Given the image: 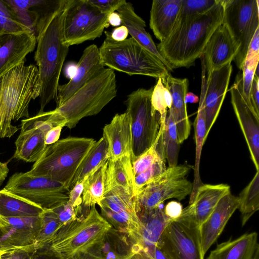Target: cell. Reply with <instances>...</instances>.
I'll return each mask as SVG.
<instances>
[{
	"instance_id": "obj_21",
	"label": "cell",
	"mask_w": 259,
	"mask_h": 259,
	"mask_svg": "<svg viewBox=\"0 0 259 259\" xmlns=\"http://www.w3.org/2000/svg\"><path fill=\"white\" fill-rule=\"evenodd\" d=\"M238 52V47L222 23L212 33L202 53L206 75L231 63Z\"/></svg>"
},
{
	"instance_id": "obj_49",
	"label": "cell",
	"mask_w": 259,
	"mask_h": 259,
	"mask_svg": "<svg viewBox=\"0 0 259 259\" xmlns=\"http://www.w3.org/2000/svg\"><path fill=\"white\" fill-rule=\"evenodd\" d=\"M129 34L127 28L124 25L116 27L111 32V36L116 41H122L127 38Z\"/></svg>"
},
{
	"instance_id": "obj_5",
	"label": "cell",
	"mask_w": 259,
	"mask_h": 259,
	"mask_svg": "<svg viewBox=\"0 0 259 259\" xmlns=\"http://www.w3.org/2000/svg\"><path fill=\"white\" fill-rule=\"evenodd\" d=\"M111 228L93 206L85 217L62 227L42 249L58 259H76L102 243Z\"/></svg>"
},
{
	"instance_id": "obj_2",
	"label": "cell",
	"mask_w": 259,
	"mask_h": 259,
	"mask_svg": "<svg viewBox=\"0 0 259 259\" xmlns=\"http://www.w3.org/2000/svg\"><path fill=\"white\" fill-rule=\"evenodd\" d=\"M64 10L40 15L35 29L34 60L41 84L39 112L44 111L46 106L56 98L60 74L69 50L63 35Z\"/></svg>"
},
{
	"instance_id": "obj_25",
	"label": "cell",
	"mask_w": 259,
	"mask_h": 259,
	"mask_svg": "<svg viewBox=\"0 0 259 259\" xmlns=\"http://www.w3.org/2000/svg\"><path fill=\"white\" fill-rule=\"evenodd\" d=\"M231 192L227 184H202L198 189L193 202L182 212L192 217L200 226L211 213L220 199Z\"/></svg>"
},
{
	"instance_id": "obj_52",
	"label": "cell",
	"mask_w": 259,
	"mask_h": 259,
	"mask_svg": "<svg viewBox=\"0 0 259 259\" xmlns=\"http://www.w3.org/2000/svg\"><path fill=\"white\" fill-rule=\"evenodd\" d=\"M9 168L7 163L0 162V185L6 178L9 172Z\"/></svg>"
},
{
	"instance_id": "obj_17",
	"label": "cell",
	"mask_w": 259,
	"mask_h": 259,
	"mask_svg": "<svg viewBox=\"0 0 259 259\" xmlns=\"http://www.w3.org/2000/svg\"><path fill=\"white\" fill-rule=\"evenodd\" d=\"M2 218L4 221L0 236L2 249L8 253L18 250L34 252V244L40 225V215Z\"/></svg>"
},
{
	"instance_id": "obj_57",
	"label": "cell",
	"mask_w": 259,
	"mask_h": 259,
	"mask_svg": "<svg viewBox=\"0 0 259 259\" xmlns=\"http://www.w3.org/2000/svg\"><path fill=\"white\" fill-rule=\"evenodd\" d=\"M5 254H6V253L3 252H0V259H5L4 257Z\"/></svg>"
},
{
	"instance_id": "obj_16",
	"label": "cell",
	"mask_w": 259,
	"mask_h": 259,
	"mask_svg": "<svg viewBox=\"0 0 259 259\" xmlns=\"http://www.w3.org/2000/svg\"><path fill=\"white\" fill-rule=\"evenodd\" d=\"M242 73L236 75L230 89L231 102L247 145L251 159L259 170V117L249 107L242 92Z\"/></svg>"
},
{
	"instance_id": "obj_12",
	"label": "cell",
	"mask_w": 259,
	"mask_h": 259,
	"mask_svg": "<svg viewBox=\"0 0 259 259\" xmlns=\"http://www.w3.org/2000/svg\"><path fill=\"white\" fill-rule=\"evenodd\" d=\"M168 259H204L199 226L190 215L182 212L170 222L157 246Z\"/></svg>"
},
{
	"instance_id": "obj_22",
	"label": "cell",
	"mask_w": 259,
	"mask_h": 259,
	"mask_svg": "<svg viewBox=\"0 0 259 259\" xmlns=\"http://www.w3.org/2000/svg\"><path fill=\"white\" fill-rule=\"evenodd\" d=\"M238 197L229 193L222 197L208 218L199 226L202 250L205 254L223 232L238 209Z\"/></svg>"
},
{
	"instance_id": "obj_1",
	"label": "cell",
	"mask_w": 259,
	"mask_h": 259,
	"mask_svg": "<svg viewBox=\"0 0 259 259\" xmlns=\"http://www.w3.org/2000/svg\"><path fill=\"white\" fill-rule=\"evenodd\" d=\"M224 0L201 14L180 15L168 36L156 46L171 69L189 67L202 55L215 30L222 24Z\"/></svg>"
},
{
	"instance_id": "obj_35",
	"label": "cell",
	"mask_w": 259,
	"mask_h": 259,
	"mask_svg": "<svg viewBox=\"0 0 259 259\" xmlns=\"http://www.w3.org/2000/svg\"><path fill=\"white\" fill-rule=\"evenodd\" d=\"M107 164V162L83 179L81 204L83 206L89 208L96 204L101 206L105 194Z\"/></svg>"
},
{
	"instance_id": "obj_4",
	"label": "cell",
	"mask_w": 259,
	"mask_h": 259,
	"mask_svg": "<svg viewBox=\"0 0 259 259\" xmlns=\"http://www.w3.org/2000/svg\"><path fill=\"white\" fill-rule=\"evenodd\" d=\"M116 75L104 68L60 106L47 111L54 126L71 129L84 117L98 114L117 95Z\"/></svg>"
},
{
	"instance_id": "obj_54",
	"label": "cell",
	"mask_w": 259,
	"mask_h": 259,
	"mask_svg": "<svg viewBox=\"0 0 259 259\" xmlns=\"http://www.w3.org/2000/svg\"><path fill=\"white\" fill-rule=\"evenodd\" d=\"M77 69L76 64H69L66 68L65 74L66 77L71 79L75 75Z\"/></svg>"
},
{
	"instance_id": "obj_30",
	"label": "cell",
	"mask_w": 259,
	"mask_h": 259,
	"mask_svg": "<svg viewBox=\"0 0 259 259\" xmlns=\"http://www.w3.org/2000/svg\"><path fill=\"white\" fill-rule=\"evenodd\" d=\"M142 223L140 245L150 255L157 246L162 233L172 221L164 213L160 205L138 213Z\"/></svg>"
},
{
	"instance_id": "obj_41",
	"label": "cell",
	"mask_w": 259,
	"mask_h": 259,
	"mask_svg": "<svg viewBox=\"0 0 259 259\" xmlns=\"http://www.w3.org/2000/svg\"><path fill=\"white\" fill-rule=\"evenodd\" d=\"M219 0H182L180 15H189L205 13L213 7Z\"/></svg>"
},
{
	"instance_id": "obj_3",
	"label": "cell",
	"mask_w": 259,
	"mask_h": 259,
	"mask_svg": "<svg viewBox=\"0 0 259 259\" xmlns=\"http://www.w3.org/2000/svg\"><path fill=\"white\" fill-rule=\"evenodd\" d=\"M40 90L38 69L33 64L23 63L0 77V138L18 131L12 121L29 117L30 103L39 97Z\"/></svg>"
},
{
	"instance_id": "obj_23",
	"label": "cell",
	"mask_w": 259,
	"mask_h": 259,
	"mask_svg": "<svg viewBox=\"0 0 259 259\" xmlns=\"http://www.w3.org/2000/svg\"><path fill=\"white\" fill-rule=\"evenodd\" d=\"M161 80L171 96V105L168 110L175 122L178 140L180 144L188 138L191 131V123L185 101L189 81L187 78L174 77L170 73Z\"/></svg>"
},
{
	"instance_id": "obj_32",
	"label": "cell",
	"mask_w": 259,
	"mask_h": 259,
	"mask_svg": "<svg viewBox=\"0 0 259 259\" xmlns=\"http://www.w3.org/2000/svg\"><path fill=\"white\" fill-rule=\"evenodd\" d=\"M155 143L159 156L163 161L167 162L168 167L178 165L180 144L176 123L168 110L164 129L162 131H159Z\"/></svg>"
},
{
	"instance_id": "obj_9",
	"label": "cell",
	"mask_w": 259,
	"mask_h": 259,
	"mask_svg": "<svg viewBox=\"0 0 259 259\" xmlns=\"http://www.w3.org/2000/svg\"><path fill=\"white\" fill-rule=\"evenodd\" d=\"M194 166L185 163L168 167L160 176L138 190L134 196L139 211L149 210L160 205L165 200H178L190 195L193 183L186 178Z\"/></svg>"
},
{
	"instance_id": "obj_11",
	"label": "cell",
	"mask_w": 259,
	"mask_h": 259,
	"mask_svg": "<svg viewBox=\"0 0 259 259\" xmlns=\"http://www.w3.org/2000/svg\"><path fill=\"white\" fill-rule=\"evenodd\" d=\"M258 0H224L223 23L238 47L234 59L241 70L248 47L259 28Z\"/></svg>"
},
{
	"instance_id": "obj_43",
	"label": "cell",
	"mask_w": 259,
	"mask_h": 259,
	"mask_svg": "<svg viewBox=\"0 0 259 259\" xmlns=\"http://www.w3.org/2000/svg\"><path fill=\"white\" fill-rule=\"evenodd\" d=\"M30 31L32 30L17 19L0 15V36Z\"/></svg>"
},
{
	"instance_id": "obj_39",
	"label": "cell",
	"mask_w": 259,
	"mask_h": 259,
	"mask_svg": "<svg viewBox=\"0 0 259 259\" xmlns=\"http://www.w3.org/2000/svg\"><path fill=\"white\" fill-rule=\"evenodd\" d=\"M165 161L161 158L156 161L145 171L135 177V193L156 179L166 169Z\"/></svg>"
},
{
	"instance_id": "obj_6",
	"label": "cell",
	"mask_w": 259,
	"mask_h": 259,
	"mask_svg": "<svg viewBox=\"0 0 259 259\" xmlns=\"http://www.w3.org/2000/svg\"><path fill=\"white\" fill-rule=\"evenodd\" d=\"M96 142L93 138L84 137H68L59 140L47 146L27 172L63 183L68 189L79 166Z\"/></svg>"
},
{
	"instance_id": "obj_53",
	"label": "cell",
	"mask_w": 259,
	"mask_h": 259,
	"mask_svg": "<svg viewBox=\"0 0 259 259\" xmlns=\"http://www.w3.org/2000/svg\"><path fill=\"white\" fill-rule=\"evenodd\" d=\"M151 255L154 259H168L162 250L158 246L155 247Z\"/></svg>"
},
{
	"instance_id": "obj_59",
	"label": "cell",
	"mask_w": 259,
	"mask_h": 259,
	"mask_svg": "<svg viewBox=\"0 0 259 259\" xmlns=\"http://www.w3.org/2000/svg\"><path fill=\"white\" fill-rule=\"evenodd\" d=\"M29 259H35V257L33 255H31L30 256Z\"/></svg>"
},
{
	"instance_id": "obj_50",
	"label": "cell",
	"mask_w": 259,
	"mask_h": 259,
	"mask_svg": "<svg viewBox=\"0 0 259 259\" xmlns=\"http://www.w3.org/2000/svg\"><path fill=\"white\" fill-rule=\"evenodd\" d=\"M29 252L24 250H18L5 254V259H29Z\"/></svg>"
},
{
	"instance_id": "obj_34",
	"label": "cell",
	"mask_w": 259,
	"mask_h": 259,
	"mask_svg": "<svg viewBox=\"0 0 259 259\" xmlns=\"http://www.w3.org/2000/svg\"><path fill=\"white\" fill-rule=\"evenodd\" d=\"M44 210L4 189L0 190V215L2 217H36Z\"/></svg>"
},
{
	"instance_id": "obj_46",
	"label": "cell",
	"mask_w": 259,
	"mask_h": 259,
	"mask_svg": "<svg viewBox=\"0 0 259 259\" xmlns=\"http://www.w3.org/2000/svg\"><path fill=\"white\" fill-rule=\"evenodd\" d=\"M83 180L76 183L70 190L69 202L75 207L81 208L82 194L83 190Z\"/></svg>"
},
{
	"instance_id": "obj_18",
	"label": "cell",
	"mask_w": 259,
	"mask_h": 259,
	"mask_svg": "<svg viewBox=\"0 0 259 259\" xmlns=\"http://www.w3.org/2000/svg\"><path fill=\"white\" fill-rule=\"evenodd\" d=\"M75 75L67 83L59 85L56 98V107L60 106L97 74L105 68L99 48L96 45L87 47L76 64Z\"/></svg>"
},
{
	"instance_id": "obj_7",
	"label": "cell",
	"mask_w": 259,
	"mask_h": 259,
	"mask_svg": "<svg viewBox=\"0 0 259 259\" xmlns=\"http://www.w3.org/2000/svg\"><path fill=\"white\" fill-rule=\"evenodd\" d=\"M105 34L106 38L99 48L104 66L130 75H143L157 79L170 73L164 64L132 37L118 41L112 38L110 32L105 31Z\"/></svg>"
},
{
	"instance_id": "obj_29",
	"label": "cell",
	"mask_w": 259,
	"mask_h": 259,
	"mask_svg": "<svg viewBox=\"0 0 259 259\" xmlns=\"http://www.w3.org/2000/svg\"><path fill=\"white\" fill-rule=\"evenodd\" d=\"M201 63V92L199 100V107L194 126L195 139V161L194 166V182L193 183L192 191L190 195L189 204L191 203L194 199L198 188L202 184L200 177V162L201 151L203 144L207 138L204 98L206 86V73L203 61Z\"/></svg>"
},
{
	"instance_id": "obj_42",
	"label": "cell",
	"mask_w": 259,
	"mask_h": 259,
	"mask_svg": "<svg viewBox=\"0 0 259 259\" xmlns=\"http://www.w3.org/2000/svg\"><path fill=\"white\" fill-rule=\"evenodd\" d=\"M52 210L57 214L63 227L78 218L81 208L75 207L68 201Z\"/></svg>"
},
{
	"instance_id": "obj_44",
	"label": "cell",
	"mask_w": 259,
	"mask_h": 259,
	"mask_svg": "<svg viewBox=\"0 0 259 259\" xmlns=\"http://www.w3.org/2000/svg\"><path fill=\"white\" fill-rule=\"evenodd\" d=\"M91 5L96 7L102 13L110 15L115 12L126 1L125 0H87Z\"/></svg>"
},
{
	"instance_id": "obj_45",
	"label": "cell",
	"mask_w": 259,
	"mask_h": 259,
	"mask_svg": "<svg viewBox=\"0 0 259 259\" xmlns=\"http://www.w3.org/2000/svg\"><path fill=\"white\" fill-rule=\"evenodd\" d=\"M259 76L254 74L250 91V102L251 107L255 113L259 117Z\"/></svg>"
},
{
	"instance_id": "obj_24",
	"label": "cell",
	"mask_w": 259,
	"mask_h": 259,
	"mask_svg": "<svg viewBox=\"0 0 259 259\" xmlns=\"http://www.w3.org/2000/svg\"><path fill=\"white\" fill-rule=\"evenodd\" d=\"M103 130V136L108 144L110 159H115L126 154L131 155L133 159L131 125L126 112L115 114Z\"/></svg>"
},
{
	"instance_id": "obj_51",
	"label": "cell",
	"mask_w": 259,
	"mask_h": 259,
	"mask_svg": "<svg viewBox=\"0 0 259 259\" xmlns=\"http://www.w3.org/2000/svg\"><path fill=\"white\" fill-rule=\"evenodd\" d=\"M108 23L112 26H119L122 24L121 19L117 12H113L108 16Z\"/></svg>"
},
{
	"instance_id": "obj_48",
	"label": "cell",
	"mask_w": 259,
	"mask_h": 259,
	"mask_svg": "<svg viewBox=\"0 0 259 259\" xmlns=\"http://www.w3.org/2000/svg\"><path fill=\"white\" fill-rule=\"evenodd\" d=\"M63 125H59L53 127L48 133L45 137V144L48 146L57 142L60 138L61 132Z\"/></svg>"
},
{
	"instance_id": "obj_14",
	"label": "cell",
	"mask_w": 259,
	"mask_h": 259,
	"mask_svg": "<svg viewBox=\"0 0 259 259\" xmlns=\"http://www.w3.org/2000/svg\"><path fill=\"white\" fill-rule=\"evenodd\" d=\"M101 215L119 232L126 235L133 244H140L142 223L134 196L121 187L105 192L100 207Z\"/></svg>"
},
{
	"instance_id": "obj_38",
	"label": "cell",
	"mask_w": 259,
	"mask_h": 259,
	"mask_svg": "<svg viewBox=\"0 0 259 259\" xmlns=\"http://www.w3.org/2000/svg\"><path fill=\"white\" fill-rule=\"evenodd\" d=\"M151 102L153 109L160 115L159 131H162L164 129L167 113L171 107L172 99L169 90L163 84L161 78L157 79L153 87Z\"/></svg>"
},
{
	"instance_id": "obj_37",
	"label": "cell",
	"mask_w": 259,
	"mask_h": 259,
	"mask_svg": "<svg viewBox=\"0 0 259 259\" xmlns=\"http://www.w3.org/2000/svg\"><path fill=\"white\" fill-rule=\"evenodd\" d=\"M40 218V225L34 244V252L42 249L48 245L62 227L52 209H44Z\"/></svg>"
},
{
	"instance_id": "obj_19",
	"label": "cell",
	"mask_w": 259,
	"mask_h": 259,
	"mask_svg": "<svg viewBox=\"0 0 259 259\" xmlns=\"http://www.w3.org/2000/svg\"><path fill=\"white\" fill-rule=\"evenodd\" d=\"M36 45L35 32L28 31L0 36V77L25 63Z\"/></svg>"
},
{
	"instance_id": "obj_47",
	"label": "cell",
	"mask_w": 259,
	"mask_h": 259,
	"mask_svg": "<svg viewBox=\"0 0 259 259\" xmlns=\"http://www.w3.org/2000/svg\"><path fill=\"white\" fill-rule=\"evenodd\" d=\"M183 207L182 204L177 201L169 202L163 208L165 214L171 220L178 218L181 214Z\"/></svg>"
},
{
	"instance_id": "obj_40",
	"label": "cell",
	"mask_w": 259,
	"mask_h": 259,
	"mask_svg": "<svg viewBox=\"0 0 259 259\" xmlns=\"http://www.w3.org/2000/svg\"><path fill=\"white\" fill-rule=\"evenodd\" d=\"M160 157L156 150L155 142L147 151L134 158L132 161L134 178L145 171L152 165Z\"/></svg>"
},
{
	"instance_id": "obj_55",
	"label": "cell",
	"mask_w": 259,
	"mask_h": 259,
	"mask_svg": "<svg viewBox=\"0 0 259 259\" xmlns=\"http://www.w3.org/2000/svg\"><path fill=\"white\" fill-rule=\"evenodd\" d=\"M199 99L197 96L192 92H187L185 95V101L188 103H196L199 102Z\"/></svg>"
},
{
	"instance_id": "obj_13",
	"label": "cell",
	"mask_w": 259,
	"mask_h": 259,
	"mask_svg": "<svg viewBox=\"0 0 259 259\" xmlns=\"http://www.w3.org/2000/svg\"><path fill=\"white\" fill-rule=\"evenodd\" d=\"M4 189L44 209H53L68 201L70 192L63 183L27 172L13 174Z\"/></svg>"
},
{
	"instance_id": "obj_28",
	"label": "cell",
	"mask_w": 259,
	"mask_h": 259,
	"mask_svg": "<svg viewBox=\"0 0 259 259\" xmlns=\"http://www.w3.org/2000/svg\"><path fill=\"white\" fill-rule=\"evenodd\" d=\"M207 259H259V245L255 232L217 244Z\"/></svg>"
},
{
	"instance_id": "obj_36",
	"label": "cell",
	"mask_w": 259,
	"mask_h": 259,
	"mask_svg": "<svg viewBox=\"0 0 259 259\" xmlns=\"http://www.w3.org/2000/svg\"><path fill=\"white\" fill-rule=\"evenodd\" d=\"M239 209L244 226L259 209V170H256L251 181L238 197Z\"/></svg>"
},
{
	"instance_id": "obj_31",
	"label": "cell",
	"mask_w": 259,
	"mask_h": 259,
	"mask_svg": "<svg viewBox=\"0 0 259 259\" xmlns=\"http://www.w3.org/2000/svg\"><path fill=\"white\" fill-rule=\"evenodd\" d=\"M132 155L126 154L107 161L105 181V192L118 186L125 189L134 196L135 178Z\"/></svg>"
},
{
	"instance_id": "obj_15",
	"label": "cell",
	"mask_w": 259,
	"mask_h": 259,
	"mask_svg": "<svg viewBox=\"0 0 259 259\" xmlns=\"http://www.w3.org/2000/svg\"><path fill=\"white\" fill-rule=\"evenodd\" d=\"M53 127L47 112L44 111L22 120L20 133L15 142L13 158L25 162H36L47 146L45 137Z\"/></svg>"
},
{
	"instance_id": "obj_20",
	"label": "cell",
	"mask_w": 259,
	"mask_h": 259,
	"mask_svg": "<svg viewBox=\"0 0 259 259\" xmlns=\"http://www.w3.org/2000/svg\"><path fill=\"white\" fill-rule=\"evenodd\" d=\"M232 72V65L231 63H229L213 70L208 75H206L204 103L207 136L220 113L228 90Z\"/></svg>"
},
{
	"instance_id": "obj_10",
	"label": "cell",
	"mask_w": 259,
	"mask_h": 259,
	"mask_svg": "<svg viewBox=\"0 0 259 259\" xmlns=\"http://www.w3.org/2000/svg\"><path fill=\"white\" fill-rule=\"evenodd\" d=\"M64 12V39L68 47L100 37L109 26V15L87 0H68Z\"/></svg>"
},
{
	"instance_id": "obj_27",
	"label": "cell",
	"mask_w": 259,
	"mask_h": 259,
	"mask_svg": "<svg viewBox=\"0 0 259 259\" xmlns=\"http://www.w3.org/2000/svg\"><path fill=\"white\" fill-rule=\"evenodd\" d=\"M182 0H154L150 14L149 26L160 41L166 38L180 15Z\"/></svg>"
},
{
	"instance_id": "obj_8",
	"label": "cell",
	"mask_w": 259,
	"mask_h": 259,
	"mask_svg": "<svg viewBox=\"0 0 259 259\" xmlns=\"http://www.w3.org/2000/svg\"><path fill=\"white\" fill-rule=\"evenodd\" d=\"M153 87L140 88L127 96L126 113L132 133V161L149 149L155 142L160 127V115L151 105Z\"/></svg>"
},
{
	"instance_id": "obj_26",
	"label": "cell",
	"mask_w": 259,
	"mask_h": 259,
	"mask_svg": "<svg viewBox=\"0 0 259 259\" xmlns=\"http://www.w3.org/2000/svg\"><path fill=\"white\" fill-rule=\"evenodd\" d=\"M116 11L131 37L164 64L169 72L172 71L173 70L159 54L151 35L146 31L145 22L135 12L132 4L126 2Z\"/></svg>"
},
{
	"instance_id": "obj_56",
	"label": "cell",
	"mask_w": 259,
	"mask_h": 259,
	"mask_svg": "<svg viewBox=\"0 0 259 259\" xmlns=\"http://www.w3.org/2000/svg\"><path fill=\"white\" fill-rule=\"evenodd\" d=\"M4 227V221L3 218L0 215V234L1 231Z\"/></svg>"
},
{
	"instance_id": "obj_58",
	"label": "cell",
	"mask_w": 259,
	"mask_h": 259,
	"mask_svg": "<svg viewBox=\"0 0 259 259\" xmlns=\"http://www.w3.org/2000/svg\"><path fill=\"white\" fill-rule=\"evenodd\" d=\"M0 236H1V234H0ZM0 252H5L6 253V254H7L8 253L4 251V250L2 249V247H1V244H0Z\"/></svg>"
},
{
	"instance_id": "obj_33",
	"label": "cell",
	"mask_w": 259,
	"mask_h": 259,
	"mask_svg": "<svg viewBox=\"0 0 259 259\" xmlns=\"http://www.w3.org/2000/svg\"><path fill=\"white\" fill-rule=\"evenodd\" d=\"M110 158L108 144L103 136L92 147L79 166L68 189L70 190L77 183L106 163Z\"/></svg>"
}]
</instances>
